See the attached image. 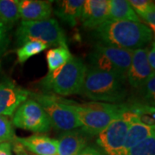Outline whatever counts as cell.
Wrapping results in <instances>:
<instances>
[{"mask_svg": "<svg viewBox=\"0 0 155 155\" xmlns=\"http://www.w3.org/2000/svg\"><path fill=\"white\" fill-rule=\"evenodd\" d=\"M96 38L102 44L119 48H143L153 39V32L141 22L108 20L94 29Z\"/></svg>", "mask_w": 155, "mask_h": 155, "instance_id": "obj_1", "label": "cell"}, {"mask_svg": "<svg viewBox=\"0 0 155 155\" xmlns=\"http://www.w3.org/2000/svg\"><path fill=\"white\" fill-rule=\"evenodd\" d=\"M126 79L115 74L88 67L80 94L92 102L122 104L127 96Z\"/></svg>", "mask_w": 155, "mask_h": 155, "instance_id": "obj_2", "label": "cell"}, {"mask_svg": "<svg viewBox=\"0 0 155 155\" xmlns=\"http://www.w3.org/2000/svg\"><path fill=\"white\" fill-rule=\"evenodd\" d=\"M72 109L81 123V130L87 135L94 136L98 135L113 121L122 118L126 104L100 102H89L84 104L72 103Z\"/></svg>", "mask_w": 155, "mask_h": 155, "instance_id": "obj_3", "label": "cell"}, {"mask_svg": "<svg viewBox=\"0 0 155 155\" xmlns=\"http://www.w3.org/2000/svg\"><path fill=\"white\" fill-rule=\"evenodd\" d=\"M87 67L83 61L72 55L67 63L53 72H48L41 86L61 96L80 94Z\"/></svg>", "mask_w": 155, "mask_h": 155, "instance_id": "obj_4", "label": "cell"}, {"mask_svg": "<svg viewBox=\"0 0 155 155\" xmlns=\"http://www.w3.org/2000/svg\"><path fill=\"white\" fill-rule=\"evenodd\" d=\"M15 35L19 45L30 41H38L48 47L68 48L66 34L54 18L41 21H22Z\"/></svg>", "mask_w": 155, "mask_h": 155, "instance_id": "obj_5", "label": "cell"}, {"mask_svg": "<svg viewBox=\"0 0 155 155\" xmlns=\"http://www.w3.org/2000/svg\"><path fill=\"white\" fill-rule=\"evenodd\" d=\"M134 51L112 46L96 44L89 55L91 67L115 74L127 80Z\"/></svg>", "mask_w": 155, "mask_h": 155, "instance_id": "obj_6", "label": "cell"}, {"mask_svg": "<svg viewBox=\"0 0 155 155\" xmlns=\"http://www.w3.org/2000/svg\"><path fill=\"white\" fill-rule=\"evenodd\" d=\"M31 95L33 96V99L35 100L47 113L51 127L63 132H69L75 130L78 127H81V123L72 109L73 102L47 93H34Z\"/></svg>", "mask_w": 155, "mask_h": 155, "instance_id": "obj_7", "label": "cell"}, {"mask_svg": "<svg viewBox=\"0 0 155 155\" xmlns=\"http://www.w3.org/2000/svg\"><path fill=\"white\" fill-rule=\"evenodd\" d=\"M11 122L15 127L34 133H47L51 128L47 113L34 99H27L17 108Z\"/></svg>", "mask_w": 155, "mask_h": 155, "instance_id": "obj_8", "label": "cell"}, {"mask_svg": "<svg viewBox=\"0 0 155 155\" xmlns=\"http://www.w3.org/2000/svg\"><path fill=\"white\" fill-rule=\"evenodd\" d=\"M130 125L122 118L113 121L97 135V144L106 155H123L126 136Z\"/></svg>", "mask_w": 155, "mask_h": 155, "instance_id": "obj_9", "label": "cell"}, {"mask_svg": "<svg viewBox=\"0 0 155 155\" xmlns=\"http://www.w3.org/2000/svg\"><path fill=\"white\" fill-rule=\"evenodd\" d=\"M30 91L11 80H0V116H11L28 99Z\"/></svg>", "mask_w": 155, "mask_h": 155, "instance_id": "obj_10", "label": "cell"}, {"mask_svg": "<svg viewBox=\"0 0 155 155\" xmlns=\"http://www.w3.org/2000/svg\"><path fill=\"white\" fill-rule=\"evenodd\" d=\"M147 51V48H139L134 51L127 75V82L133 88L140 89L155 74L148 62Z\"/></svg>", "mask_w": 155, "mask_h": 155, "instance_id": "obj_11", "label": "cell"}, {"mask_svg": "<svg viewBox=\"0 0 155 155\" xmlns=\"http://www.w3.org/2000/svg\"><path fill=\"white\" fill-rule=\"evenodd\" d=\"M109 0H85L80 17L84 28L96 29L108 21Z\"/></svg>", "mask_w": 155, "mask_h": 155, "instance_id": "obj_12", "label": "cell"}, {"mask_svg": "<svg viewBox=\"0 0 155 155\" xmlns=\"http://www.w3.org/2000/svg\"><path fill=\"white\" fill-rule=\"evenodd\" d=\"M19 14L22 21H41L52 16V2L43 0H20Z\"/></svg>", "mask_w": 155, "mask_h": 155, "instance_id": "obj_13", "label": "cell"}, {"mask_svg": "<svg viewBox=\"0 0 155 155\" xmlns=\"http://www.w3.org/2000/svg\"><path fill=\"white\" fill-rule=\"evenodd\" d=\"M25 149L35 155H58V140L44 134H33L28 137H16Z\"/></svg>", "mask_w": 155, "mask_h": 155, "instance_id": "obj_14", "label": "cell"}, {"mask_svg": "<svg viewBox=\"0 0 155 155\" xmlns=\"http://www.w3.org/2000/svg\"><path fill=\"white\" fill-rule=\"evenodd\" d=\"M85 134L80 130L66 132L58 139V155H78L87 145Z\"/></svg>", "mask_w": 155, "mask_h": 155, "instance_id": "obj_15", "label": "cell"}, {"mask_svg": "<svg viewBox=\"0 0 155 155\" xmlns=\"http://www.w3.org/2000/svg\"><path fill=\"white\" fill-rule=\"evenodd\" d=\"M84 0H63L58 2L55 15L68 25L74 27L80 19Z\"/></svg>", "mask_w": 155, "mask_h": 155, "instance_id": "obj_16", "label": "cell"}, {"mask_svg": "<svg viewBox=\"0 0 155 155\" xmlns=\"http://www.w3.org/2000/svg\"><path fill=\"white\" fill-rule=\"evenodd\" d=\"M155 134V126H147L142 123H134L128 128L123 148V155H127L128 152L140 144L146 139Z\"/></svg>", "mask_w": 155, "mask_h": 155, "instance_id": "obj_17", "label": "cell"}, {"mask_svg": "<svg viewBox=\"0 0 155 155\" xmlns=\"http://www.w3.org/2000/svg\"><path fill=\"white\" fill-rule=\"evenodd\" d=\"M108 20L140 22L137 14L126 0H109Z\"/></svg>", "mask_w": 155, "mask_h": 155, "instance_id": "obj_18", "label": "cell"}, {"mask_svg": "<svg viewBox=\"0 0 155 155\" xmlns=\"http://www.w3.org/2000/svg\"><path fill=\"white\" fill-rule=\"evenodd\" d=\"M19 0H0V20L10 31L19 20Z\"/></svg>", "mask_w": 155, "mask_h": 155, "instance_id": "obj_19", "label": "cell"}, {"mask_svg": "<svg viewBox=\"0 0 155 155\" xmlns=\"http://www.w3.org/2000/svg\"><path fill=\"white\" fill-rule=\"evenodd\" d=\"M72 56L68 48L65 47H57L55 48L48 50L46 55L48 72H54L63 67Z\"/></svg>", "mask_w": 155, "mask_h": 155, "instance_id": "obj_20", "label": "cell"}, {"mask_svg": "<svg viewBox=\"0 0 155 155\" xmlns=\"http://www.w3.org/2000/svg\"><path fill=\"white\" fill-rule=\"evenodd\" d=\"M48 48V46L41 41H27L17 50V61L20 64H24L31 57L41 54Z\"/></svg>", "mask_w": 155, "mask_h": 155, "instance_id": "obj_21", "label": "cell"}, {"mask_svg": "<svg viewBox=\"0 0 155 155\" xmlns=\"http://www.w3.org/2000/svg\"><path fill=\"white\" fill-rule=\"evenodd\" d=\"M139 90L140 100L138 101L155 108V74L150 78Z\"/></svg>", "mask_w": 155, "mask_h": 155, "instance_id": "obj_22", "label": "cell"}, {"mask_svg": "<svg viewBox=\"0 0 155 155\" xmlns=\"http://www.w3.org/2000/svg\"><path fill=\"white\" fill-rule=\"evenodd\" d=\"M16 137L11 120L8 116H0V143L12 142Z\"/></svg>", "mask_w": 155, "mask_h": 155, "instance_id": "obj_23", "label": "cell"}, {"mask_svg": "<svg viewBox=\"0 0 155 155\" xmlns=\"http://www.w3.org/2000/svg\"><path fill=\"white\" fill-rule=\"evenodd\" d=\"M127 155H155V134L134 147Z\"/></svg>", "mask_w": 155, "mask_h": 155, "instance_id": "obj_24", "label": "cell"}, {"mask_svg": "<svg viewBox=\"0 0 155 155\" xmlns=\"http://www.w3.org/2000/svg\"><path fill=\"white\" fill-rule=\"evenodd\" d=\"M129 5L133 8L135 13H137L140 17H142L149 10V8L153 3L149 0H130Z\"/></svg>", "mask_w": 155, "mask_h": 155, "instance_id": "obj_25", "label": "cell"}, {"mask_svg": "<svg viewBox=\"0 0 155 155\" xmlns=\"http://www.w3.org/2000/svg\"><path fill=\"white\" fill-rule=\"evenodd\" d=\"M10 43L9 30L0 20V58L5 54L7 48Z\"/></svg>", "mask_w": 155, "mask_h": 155, "instance_id": "obj_26", "label": "cell"}, {"mask_svg": "<svg viewBox=\"0 0 155 155\" xmlns=\"http://www.w3.org/2000/svg\"><path fill=\"white\" fill-rule=\"evenodd\" d=\"M147 22V23L149 25L148 28L151 29L152 32H153L155 35V3L153 2L152 5L149 8L147 12L145 14L143 17H141Z\"/></svg>", "mask_w": 155, "mask_h": 155, "instance_id": "obj_27", "label": "cell"}, {"mask_svg": "<svg viewBox=\"0 0 155 155\" xmlns=\"http://www.w3.org/2000/svg\"><path fill=\"white\" fill-rule=\"evenodd\" d=\"M0 155H12L11 142L0 143Z\"/></svg>", "mask_w": 155, "mask_h": 155, "instance_id": "obj_28", "label": "cell"}, {"mask_svg": "<svg viewBox=\"0 0 155 155\" xmlns=\"http://www.w3.org/2000/svg\"><path fill=\"white\" fill-rule=\"evenodd\" d=\"M147 59H148L150 67L155 73V49L151 48L147 51Z\"/></svg>", "mask_w": 155, "mask_h": 155, "instance_id": "obj_29", "label": "cell"}, {"mask_svg": "<svg viewBox=\"0 0 155 155\" xmlns=\"http://www.w3.org/2000/svg\"><path fill=\"white\" fill-rule=\"evenodd\" d=\"M78 155H103L97 149L92 147H86Z\"/></svg>", "mask_w": 155, "mask_h": 155, "instance_id": "obj_30", "label": "cell"}, {"mask_svg": "<svg viewBox=\"0 0 155 155\" xmlns=\"http://www.w3.org/2000/svg\"><path fill=\"white\" fill-rule=\"evenodd\" d=\"M153 49H155V41H153Z\"/></svg>", "mask_w": 155, "mask_h": 155, "instance_id": "obj_31", "label": "cell"}, {"mask_svg": "<svg viewBox=\"0 0 155 155\" xmlns=\"http://www.w3.org/2000/svg\"><path fill=\"white\" fill-rule=\"evenodd\" d=\"M18 155H27L26 153H22V154H18Z\"/></svg>", "mask_w": 155, "mask_h": 155, "instance_id": "obj_32", "label": "cell"}]
</instances>
